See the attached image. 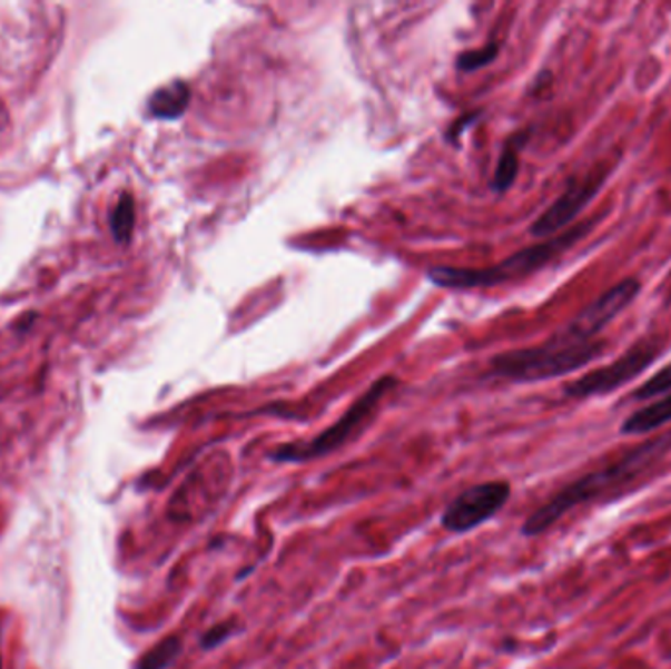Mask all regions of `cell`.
Returning a JSON list of instances; mask_svg holds the SVG:
<instances>
[{
	"mask_svg": "<svg viewBox=\"0 0 671 669\" xmlns=\"http://www.w3.org/2000/svg\"><path fill=\"white\" fill-rule=\"evenodd\" d=\"M670 452L671 430L655 439L642 442L639 446L630 447L629 452H624L614 462L606 463L605 468L589 471L585 475H581L580 480L565 485L562 491H557L547 503L542 504L524 521L522 534L529 538L544 534L575 506L591 503L599 496L629 485Z\"/></svg>",
	"mask_w": 671,
	"mask_h": 669,
	"instance_id": "6da1fadb",
	"label": "cell"
},
{
	"mask_svg": "<svg viewBox=\"0 0 671 669\" xmlns=\"http://www.w3.org/2000/svg\"><path fill=\"white\" fill-rule=\"evenodd\" d=\"M595 218L575 223L568 230L521 249L493 267H483V269L432 267L428 279L446 289H490L505 283L521 282L544 269L557 257L564 256L565 252L572 249L575 244L585 240L595 228Z\"/></svg>",
	"mask_w": 671,
	"mask_h": 669,
	"instance_id": "7a4b0ae2",
	"label": "cell"
},
{
	"mask_svg": "<svg viewBox=\"0 0 671 669\" xmlns=\"http://www.w3.org/2000/svg\"><path fill=\"white\" fill-rule=\"evenodd\" d=\"M606 352V340L570 344L552 334L539 346L509 350L491 360L493 375L511 383H539L580 372Z\"/></svg>",
	"mask_w": 671,
	"mask_h": 669,
	"instance_id": "3957f363",
	"label": "cell"
},
{
	"mask_svg": "<svg viewBox=\"0 0 671 669\" xmlns=\"http://www.w3.org/2000/svg\"><path fill=\"white\" fill-rule=\"evenodd\" d=\"M397 385V380L393 375H385L382 380L375 381L372 387L365 391L362 397L357 399L354 405L349 406L346 413L342 414L338 421L332 426L320 432L308 442H290L277 447L272 460L279 463H305L326 458V455L341 450L344 444L356 436L359 430L364 429L367 421L372 419L383 397L389 393L391 388Z\"/></svg>",
	"mask_w": 671,
	"mask_h": 669,
	"instance_id": "277c9868",
	"label": "cell"
},
{
	"mask_svg": "<svg viewBox=\"0 0 671 669\" xmlns=\"http://www.w3.org/2000/svg\"><path fill=\"white\" fill-rule=\"evenodd\" d=\"M665 344H668L665 336L658 332L642 336L611 364L595 367L593 372L581 375L580 380L565 383V397L591 399L611 395L650 370L655 360L665 352Z\"/></svg>",
	"mask_w": 671,
	"mask_h": 669,
	"instance_id": "5b68a950",
	"label": "cell"
},
{
	"mask_svg": "<svg viewBox=\"0 0 671 669\" xmlns=\"http://www.w3.org/2000/svg\"><path fill=\"white\" fill-rule=\"evenodd\" d=\"M613 167L609 164L596 166L581 177H573L565 185L564 193L534 220L531 226L532 236L536 238H552L560 232L568 230L573 226L575 218L589 207V203L595 199L601 189L605 187L606 179L611 177Z\"/></svg>",
	"mask_w": 671,
	"mask_h": 669,
	"instance_id": "8992f818",
	"label": "cell"
},
{
	"mask_svg": "<svg viewBox=\"0 0 671 669\" xmlns=\"http://www.w3.org/2000/svg\"><path fill=\"white\" fill-rule=\"evenodd\" d=\"M640 291H642V283L637 277L622 279L614 287L605 291L601 297H596L593 303H589L560 331L554 332L555 336L570 344H588L599 340V334L605 331L624 308H629L637 301Z\"/></svg>",
	"mask_w": 671,
	"mask_h": 669,
	"instance_id": "52a82bcc",
	"label": "cell"
},
{
	"mask_svg": "<svg viewBox=\"0 0 671 669\" xmlns=\"http://www.w3.org/2000/svg\"><path fill=\"white\" fill-rule=\"evenodd\" d=\"M511 496V485L506 481H485L465 489L447 504L440 524L450 532H470L491 521L505 506Z\"/></svg>",
	"mask_w": 671,
	"mask_h": 669,
	"instance_id": "ba28073f",
	"label": "cell"
},
{
	"mask_svg": "<svg viewBox=\"0 0 671 669\" xmlns=\"http://www.w3.org/2000/svg\"><path fill=\"white\" fill-rule=\"evenodd\" d=\"M191 102V89L185 81H171L166 87H159L158 91L151 92L148 100L149 115L159 120H177L185 115V110Z\"/></svg>",
	"mask_w": 671,
	"mask_h": 669,
	"instance_id": "9c48e42d",
	"label": "cell"
},
{
	"mask_svg": "<svg viewBox=\"0 0 671 669\" xmlns=\"http://www.w3.org/2000/svg\"><path fill=\"white\" fill-rule=\"evenodd\" d=\"M671 422V393L658 399L652 405L642 406L639 411L626 416L621 424L624 436H642L654 430L662 429Z\"/></svg>",
	"mask_w": 671,
	"mask_h": 669,
	"instance_id": "30bf717a",
	"label": "cell"
},
{
	"mask_svg": "<svg viewBox=\"0 0 671 669\" xmlns=\"http://www.w3.org/2000/svg\"><path fill=\"white\" fill-rule=\"evenodd\" d=\"M134 226H136V205L130 193H122L117 207L110 213V232L118 244H130Z\"/></svg>",
	"mask_w": 671,
	"mask_h": 669,
	"instance_id": "8fae6325",
	"label": "cell"
},
{
	"mask_svg": "<svg viewBox=\"0 0 671 669\" xmlns=\"http://www.w3.org/2000/svg\"><path fill=\"white\" fill-rule=\"evenodd\" d=\"M182 640L179 637H167L148 652L141 656L136 669H167L174 666L175 660L181 656Z\"/></svg>",
	"mask_w": 671,
	"mask_h": 669,
	"instance_id": "7c38bea8",
	"label": "cell"
},
{
	"mask_svg": "<svg viewBox=\"0 0 671 669\" xmlns=\"http://www.w3.org/2000/svg\"><path fill=\"white\" fill-rule=\"evenodd\" d=\"M516 175H519V151L514 148L513 141L506 144V148L503 149V154L499 157L497 169L493 175V183L491 187L497 190V193H505V190L513 187L516 181Z\"/></svg>",
	"mask_w": 671,
	"mask_h": 669,
	"instance_id": "4fadbf2b",
	"label": "cell"
},
{
	"mask_svg": "<svg viewBox=\"0 0 671 669\" xmlns=\"http://www.w3.org/2000/svg\"><path fill=\"white\" fill-rule=\"evenodd\" d=\"M671 393V362L663 365L660 372L654 373L647 383L632 391L630 401H650V399L662 397Z\"/></svg>",
	"mask_w": 671,
	"mask_h": 669,
	"instance_id": "5bb4252c",
	"label": "cell"
},
{
	"mask_svg": "<svg viewBox=\"0 0 671 669\" xmlns=\"http://www.w3.org/2000/svg\"><path fill=\"white\" fill-rule=\"evenodd\" d=\"M499 56V43L491 42L485 46V48H480V50L465 51L462 53L460 58H457V69L460 71H464V73H473V71H477V69H483V67L490 66L493 63Z\"/></svg>",
	"mask_w": 671,
	"mask_h": 669,
	"instance_id": "9a60e30c",
	"label": "cell"
},
{
	"mask_svg": "<svg viewBox=\"0 0 671 669\" xmlns=\"http://www.w3.org/2000/svg\"><path fill=\"white\" fill-rule=\"evenodd\" d=\"M236 630H238V624H236L234 620L218 622L215 627L208 628L207 632H203V637H200V648H203V650H215V648L223 646L228 638L233 637Z\"/></svg>",
	"mask_w": 671,
	"mask_h": 669,
	"instance_id": "2e32d148",
	"label": "cell"
}]
</instances>
